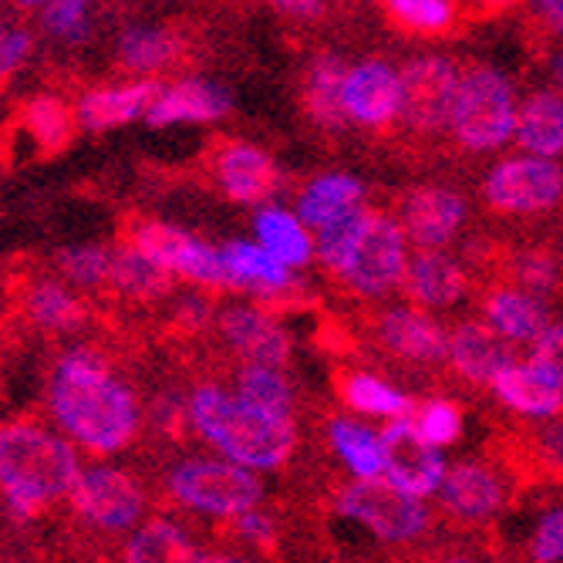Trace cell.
Returning <instances> with one entry per match:
<instances>
[{
    "mask_svg": "<svg viewBox=\"0 0 563 563\" xmlns=\"http://www.w3.org/2000/svg\"><path fill=\"white\" fill-rule=\"evenodd\" d=\"M517 280L530 297H547L560 287V264L547 253H523L517 261Z\"/></svg>",
    "mask_w": 563,
    "mask_h": 563,
    "instance_id": "cell-43",
    "label": "cell"
},
{
    "mask_svg": "<svg viewBox=\"0 0 563 563\" xmlns=\"http://www.w3.org/2000/svg\"><path fill=\"white\" fill-rule=\"evenodd\" d=\"M41 27L65 44H81L91 34V11L81 0H55L41 8Z\"/></svg>",
    "mask_w": 563,
    "mask_h": 563,
    "instance_id": "cell-41",
    "label": "cell"
},
{
    "mask_svg": "<svg viewBox=\"0 0 563 563\" xmlns=\"http://www.w3.org/2000/svg\"><path fill=\"white\" fill-rule=\"evenodd\" d=\"M186 419L202 442L220 452V459L250 473L284 466L297 445L294 422L257 412L220 385H199L186 398Z\"/></svg>",
    "mask_w": 563,
    "mask_h": 563,
    "instance_id": "cell-2",
    "label": "cell"
},
{
    "mask_svg": "<svg viewBox=\"0 0 563 563\" xmlns=\"http://www.w3.org/2000/svg\"><path fill=\"white\" fill-rule=\"evenodd\" d=\"M489 388L506 408H514V412H520V416L547 419L563 408V388L553 385L530 362H514V357H509V362L493 375Z\"/></svg>",
    "mask_w": 563,
    "mask_h": 563,
    "instance_id": "cell-21",
    "label": "cell"
},
{
    "mask_svg": "<svg viewBox=\"0 0 563 563\" xmlns=\"http://www.w3.org/2000/svg\"><path fill=\"white\" fill-rule=\"evenodd\" d=\"M152 426L163 429V432H176V429L189 426V419H186V398L159 395L156 405H152Z\"/></svg>",
    "mask_w": 563,
    "mask_h": 563,
    "instance_id": "cell-48",
    "label": "cell"
},
{
    "mask_svg": "<svg viewBox=\"0 0 563 563\" xmlns=\"http://www.w3.org/2000/svg\"><path fill=\"white\" fill-rule=\"evenodd\" d=\"M129 246L173 277L192 280L199 287H227L220 250H213L210 243H202L199 236L179 227H169L159 220H142L135 223Z\"/></svg>",
    "mask_w": 563,
    "mask_h": 563,
    "instance_id": "cell-11",
    "label": "cell"
},
{
    "mask_svg": "<svg viewBox=\"0 0 563 563\" xmlns=\"http://www.w3.org/2000/svg\"><path fill=\"white\" fill-rule=\"evenodd\" d=\"M517 88L499 68L479 65L459 78L449 129L455 142L470 152H493L517 132Z\"/></svg>",
    "mask_w": 563,
    "mask_h": 563,
    "instance_id": "cell-4",
    "label": "cell"
},
{
    "mask_svg": "<svg viewBox=\"0 0 563 563\" xmlns=\"http://www.w3.org/2000/svg\"><path fill=\"white\" fill-rule=\"evenodd\" d=\"M445 476V459L432 449L412 426V419H398L382 432V479L395 489L426 499L439 493Z\"/></svg>",
    "mask_w": 563,
    "mask_h": 563,
    "instance_id": "cell-12",
    "label": "cell"
},
{
    "mask_svg": "<svg viewBox=\"0 0 563 563\" xmlns=\"http://www.w3.org/2000/svg\"><path fill=\"white\" fill-rule=\"evenodd\" d=\"M220 261H223V277H227V287L233 290H243L257 300H274V297H284L290 294L297 284H294V274L287 267H280L277 261H271L267 253L250 243V240H230L220 246Z\"/></svg>",
    "mask_w": 563,
    "mask_h": 563,
    "instance_id": "cell-17",
    "label": "cell"
},
{
    "mask_svg": "<svg viewBox=\"0 0 563 563\" xmlns=\"http://www.w3.org/2000/svg\"><path fill=\"white\" fill-rule=\"evenodd\" d=\"M514 139L533 159L553 163V156H563V95L550 88L533 91L517 112Z\"/></svg>",
    "mask_w": 563,
    "mask_h": 563,
    "instance_id": "cell-25",
    "label": "cell"
},
{
    "mask_svg": "<svg viewBox=\"0 0 563 563\" xmlns=\"http://www.w3.org/2000/svg\"><path fill=\"white\" fill-rule=\"evenodd\" d=\"M220 334L243 357V365L280 368L290 357L287 331L267 311H261V307H250V303L227 307L220 314Z\"/></svg>",
    "mask_w": 563,
    "mask_h": 563,
    "instance_id": "cell-14",
    "label": "cell"
},
{
    "mask_svg": "<svg viewBox=\"0 0 563 563\" xmlns=\"http://www.w3.org/2000/svg\"><path fill=\"white\" fill-rule=\"evenodd\" d=\"M486 324L499 341L533 344L550 328V311L540 297L520 287H499L486 297Z\"/></svg>",
    "mask_w": 563,
    "mask_h": 563,
    "instance_id": "cell-22",
    "label": "cell"
},
{
    "mask_svg": "<svg viewBox=\"0 0 563 563\" xmlns=\"http://www.w3.org/2000/svg\"><path fill=\"white\" fill-rule=\"evenodd\" d=\"M553 78H556V85H563V55L553 62Z\"/></svg>",
    "mask_w": 563,
    "mask_h": 563,
    "instance_id": "cell-53",
    "label": "cell"
},
{
    "mask_svg": "<svg viewBox=\"0 0 563 563\" xmlns=\"http://www.w3.org/2000/svg\"><path fill=\"white\" fill-rule=\"evenodd\" d=\"M217 183L230 199L257 207V202H267L280 189V173L264 148L233 142L223 145L217 156Z\"/></svg>",
    "mask_w": 563,
    "mask_h": 563,
    "instance_id": "cell-16",
    "label": "cell"
},
{
    "mask_svg": "<svg viewBox=\"0 0 563 563\" xmlns=\"http://www.w3.org/2000/svg\"><path fill=\"white\" fill-rule=\"evenodd\" d=\"M169 496L189 514L233 520L246 509H257L264 486L257 473L233 466L227 459H183L166 476Z\"/></svg>",
    "mask_w": 563,
    "mask_h": 563,
    "instance_id": "cell-5",
    "label": "cell"
},
{
    "mask_svg": "<svg viewBox=\"0 0 563 563\" xmlns=\"http://www.w3.org/2000/svg\"><path fill=\"white\" fill-rule=\"evenodd\" d=\"M398 71L385 62H362L344 78V115L365 129H382L398 119Z\"/></svg>",
    "mask_w": 563,
    "mask_h": 563,
    "instance_id": "cell-15",
    "label": "cell"
},
{
    "mask_svg": "<svg viewBox=\"0 0 563 563\" xmlns=\"http://www.w3.org/2000/svg\"><path fill=\"white\" fill-rule=\"evenodd\" d=\"M405 290L422 307H449L466 294V274L442 250H419L405 267Z\"/></svg>",
    "mask_w": 563,
    "mask_h": 563,
    "instance_id": "cell-24",
    "label": "cell"
},
{
    "mask_svg": "<svg viewBox=\"0 0 563 563\" xmlns=\"http://www.w3.org/2000/svg\"><path fill=\"white\" fill-rule=\"evenodd\" d=\"M459 78H463L459 68L439 55L408 62L398 71V88H401L398 119L422 135H435V132L449 129Z\"/></svg>",
    "mask_w": 563,
    "mask_h": 563,
    "instance_id": "cell-10",
    "label": "cell"
},
{
    "mask_svg": "<svg viewBox=\"0 0 563 563\" xmlns=\"http://www.w3.org/2000/svg\"><path fill=\"white\" fill-rule=\"evenodd\" d=\"M199 563H246V560L230 556V553H202V560H199Z\"/></svg>",
    "mask_w": 563,
    "mask_h": 563,
    "instance_id": "cell-52",
    "label": "cell"
},
{
    "mask_svg": "<svg viewBox=\"0 0 563 563\" xmlns=\"http://www.w3.org/2000/svg\"><path fill=\"white\" fill-rule=\"evenodd\" d=\"M196 540L173 520H145L132 530L122 563H199Z\"/></svg>",
    "mask_w": 563,
    "mask_h": 563,
    "instance_id": "cell-28",
    "label": "cell"
},
{
    "mask_svg": "<svg viewBox=\"0 0 563 563\" xmlns=\"http://www.w3.org/2000/svg\"><path fill=\"white\" fill-rule=\"evenodd\" d=\"M280 11L303 18V14H321L324 8H321V4H314V0H297V4H280Z\"/></svg>",
    "mask_w": 563,
    "mask_h": 563,
    "instance_id": "cell-51",
    "label": "cell"
},
{
    "mask_svg": "<svg viewBox=\"0 0 563 563\" xmlns=\"http://www.w3.org/2000/svg\"><path fill=\"white\" fill-rule=\"evenodd\" d=\"M27 321L41 331L65 334L85 324V303L65 284L44 280L27 290Z\"/></svg>",
    "mask_w": 563,
    "mask_h": 563,
    "instance_id": "cell-33",
    "label": "cell"
},
{
    "mask_svg": "<svg viewBox=\"0 0 563 563\" xmlns=\"http://www.w3.org/2000/svg\"><path fill=\"white\" fill-rule=\"evenodd\" d=\"M388 14L408 27V31H445L452 24V4L449 0H391Z\"/></svg>",
    "mask_w": 563,
    "mask_h": 563,
    "instance_id": "cell-42",
    "label": "cell"
},
{
    "mask_svg": "<svg viewBox=\"0 0 563 563\" xmlns=\"http://www.w3.org/2000/svg\"><path fill=\"white\" fill-rule=\"evenodd\" d=\"M233 395L257 408V412L280 419V422H294V388L290 382L280 375V368H257V365H243L236 375V388Z\"/></svg>",
    "mask_w": 563,
    "mask_h": 563,
    "instance_id": "cell-32",
    "label": "cell"
},
{
    "mask_svg": "<svg viewBox=\"0 0 563 563\" xmlns=\"http://www.w3.org/2000/svg\"><path fill=\"white\" fill-rule=\"evenodd\" d=\"M368 213H372V210L357 207V210H351V213H344V217L324 223V227L314 233V257H318L328 271H334V274L344 271V264L351 261L354 243L362 240V230H365V223H368Z\"/></svg>",
    "mask_w": 563,
    "mask_h": 563,
    "instance_id": "cell-37",
    "label": "cell"
},
{
    "mask_svg": "<svg viewBox=\"0 0 563 563\" xmlns=\"http://www.w3.org/2000/svg\"><path fill=\"white\" fill-rule=\"evenodd\" d=\"M483 199L496 213L533 217L547 213L563 199V169L550 159H506L483 179Z\"/></svg>",
    "mask_w": 563,
    "mask_h": 563,
    "instance_id": "cell-8",
    "label": "cell"
},
{
    "mask_svg": "<svg viewBox=\"0 0 563 563\" xmlns=\"http://www.w3.org/2000/svg\"><path fill=\"white\" fill-rule=\"evenodd\" d=\"M530 365L563 388V324H550L530 347Z\"/></svg>",
    "mask_w": 563,
    "mask_h": 563,
    "instance_id": "cell-44",
    "label": "cell"
},
{
    "mask_svg": "<svg viewBox=\"0 0 563 563\" xmlns=\"http://www.w3.org/2000/svg\"><path fill=\"white\" fill-rule=\"evenodd\" d=\"M58 267L62 274L75 284V287H85V290H95V287H106L109 284V274H112V253L106 246H68L58 253Z\"/></svg>",
    "mask_w": 563,
    "mask_h": 563,
    "instance_id": "cell-39",
    "label": "cell"
},
{
    "mask_svg": "<svg viewBox=\"0 0 563 563\" xmlns=\"http://www.w3.org/2000/svg\"><path fill=\"white\" fill-rule=\"evenodd\" d=\"M159 91H163L159 81H135V85L88 91L78 98L75 122L88 132H106V129L129 125L152 109V101H156Z\"/></svg>",
    "mask_w": 563,
    "mask_h": 563,
    "instance_id": "cell-19",
    "label": "cell"
},
{
    "mask_svg": "<svg viewBox=\"0 0 563 563\" xmlns=\"http://www.w3.org/2000/svg\"><path fill=\"white\" fill-rule=\"evenodd\" d=\"M173 274H166L163 267H156L148 257H142L139 250H132L129 243L122 250L112 253V274H109V284L125 294V297H135V300H156V297H166L173 290Z\"/></svg>",
    "mask_w": 563,
    "mask_h": 563,
    "instance_id": "cell-35",
    "label": "cell"
},
{
    "mask_svg": "<svg viewBox=\"0 0 563 563\" xmlns=\"http://www.w3.org/2000/svg\"><path fill=\"white\" fill-rule=\"evenodd\" d=\"M47 408L62 435L91 455L125 449L142 426L135 391L112 375L95 347H71L58 357L47 382Z\"/></svg>",
    "mask_w": 563,
    "mask_h": 563,
    "instance_id": "cell-1",
    "label": "cell"
},
{
    "mask_svg": "<svg viewBox=\"0 0 563 563\" xmlns=\"http://www.w3.org/2000/svg\"><path fill=\"white\" fill-rule=\"evenodd\" d=\"M344 78H347V65L334 55L318 58L311 65V71H307L303 106L321 129L338 132L347 122V115H344Z\"/></svg>",
    "mask_w": 563,
    "mask_h": 563,
    "instance_id": "cell-30",
    "label": "cell"
},
{
    "mask_svg": "<svg viewBox=\"0 0 563 563\" xmlns=\"http://www.w3.org/2000/svg\"><path fill=\"white\" fill-rule=\"evenodd\" d=\"M253 233H257V246L267 257L287 271L303 267L314 257V236L307 233V227L294 213L280 207H264L257 220H253Z\"/></svg>",
    "mask_w": 563,
    "mask_h": 563,
    "instance_id": "cell-29",
    "label": "cell"
},
{
    "mask_svg": "<svg viewBox=\"0 0 563 563\" xmlns=\"http://www.w3.org/2000/svg\"><path fill=\"white\" fill-rule=\"evenodd\" d=\"M378 341L395 357L419 362V365L439 362V357H445V347H449L445 331L426 311H416V307H395V311H385L378 321Z\"/></svg>",
    "mask_w": 563,
    "mask_h": 563,
    "instance_id": "cell-20",
    "label": "cell"
},
{
    "mask_svg": "<svg viewBox=\"0 0 563 563\" xmlns=\"http://www.w3.org/2000/svg\"><path fill=\"white\" fill-rule=\"evenodd\" d=\"M233 533L243 540V543H253V547H271L274 543V520L261 509H246V514L233 517Z\"/></svg>",
    "mask_w": 563,
    "mask_h": 563,
    "instance_id": "cell-47",
    "label": "cell"
},
{
    "mask_svg": "<svg viewBox=\"0 0 563 563\" xmlns=\"http://www.w3.org/2000/svg\"><path fill=\"white\" fill-rule=\"evenodd\" d=\"M227 112H230L227 88L202 78H186L156 95L152 109L145 112V122L152 129H169L179 122H217Z\"/></svg>",
    "mask_w": 563,
    "mask_h": 563,
    "instance_id": "cell-18",
    "label": "cell"
},
{
    "mask_svg": "<svg viewBox=\"0 0 563 563\" xmlns=\"http://www.w3.org/2000/svg\"><path fill=\"white\" fill-rule=\"evenodd\" d=\"M338 509H341V517L362 523L365 530H372L378 540H388V543H405L429 527L426 503L395 489L385 479L344 486L338 496Z\"/></svg>",
    "mask_w": 563,
    "mask_h": 563,
    "instance_id": "cell-6",
    "label": "cell"
},
{
    "mask_svg": "<svg viewBox=\"0 0 563 563\" xmlns=\"http://www.w3.org/2000/svg\"><path fill=\"white\" fill-rule=\"evenodd\" d=\"M533 14L540 18V24L550 34H563V0H540L533 8Z\"/></svg>",
    "mask_w": 563,
    "mask_h": 563,
    "instance_id": "cell-50",
    "label": "cell"
},
{
    "mask_svg": "<svg viewBox=\"0 0 563 563\" xmlns=\"http://www.w3.org/2000/svg\"><path fill=\"white\" fill-rule=\"evenodd\" d=\"M405 267H408V253L398 220L385 213H368L362 240L354 243L351 261L338 277L362 297H385L405 280Z\"/></svg>",
    "mask_w": 563,
    "mask_h": 563,
    "instance_id": "cell-9",
    "label": "cell"
},
{
    "mask_svg": "<svg viewBox=\"0 0 563 563\" xmlns=\"http://www.w3.org/2000/svg\"><path fill=\"white\" fill-rule=\"evenodd\" d=\"M0 37H4V27H0Z\"/></svg>",
    "mask_w": 563,
    "mask_h": 563,
    "instance_id": "cell-55",
    "label": "cell"
},
{
    "mask_svg": "<svg viewBox=\"0 0 563 563\" xmlns=\"http://www.w3.org/2000/svg\"><path fill=\"white\" fill-rule=\"evenodd\" d=\"M439 499L455 517L486 520L503 506V483L493 470H486L479 463H459V466L445 470Z\"/></svg>",
    "mask_w": 563,
    "mask_h": 563,
    "instance_id": "cell-23",
    "label": "cell"
},
{
    "mask_svg": "<svg viewBox=\"0 0 563 563\" xmlns=\"http://www.w3.org/2000/svg\"><path fill=\"white\" fill-rule=\"evenodd\" d=\"M179 37L166 27H152V24H132L119 37V62L125 71L148 75V71H163L166 65L176 62L179 55Z\"/></svg>",
    "mask_w": 563,
    "mask_h": 563,
    "instance_id": "cell-31",
    "label": "cell"
},
{
    "mask_svg": "<svg viewBox=\"0 0 563 563\" xmlns=\"http://www.w3.org/2000/svg\"><path fill=\"white\" fill-rule=\"evenodd\" d=\"M24 129L31 132V139L44 148V152H58L75 129V112L65 106L62 98L41 95L34 101H27L24 109Z\"/></svg>",
    "mask_w": 563,
    "mask_h": 563,
    "instance_id": "cell-38",
    "label": "cell"
},
{
    "mask_svg": "<svg viewBox=\"0 0 563 563\" xmlns=\"http://www.w3.org/2000/svg\"><path fill=\"white\" fill-rule=\"evenodd\" d=\"M31 47H34L31 31H24V27L4 31V37H0V78L14 75V71L27 62Z\"/></svg>",
    "mask_w": 563,
    "mask_h": 563,
    "instance_id": "cell-46",
    "label": "cell"
},
{
    "mask_svg": "<svg viewBox=\"0 0 563 563\" xmlns=\"http://www.w3.org/2000/svg\"><path fill=\"white\" fill-rule=\"evenodd\" d=\"M530 550H533L537 563H563V506L543 514V520L537 523Z\"/></svg>",
    "mask_w": 563,
    "mask_h": 563,
    "instance_id": "cell-45",
    "label": "cell"
},
{
    "mask_svg": "<svg viewBox=\"0 0 563 563\" xmlns=\"http://www.w3.org/2000/svg\"><path fill=\"white\" fill-rule=\"evenodd\" d=\"M331 445L357 483L382 479V435L378 432L365 429L362 422L334 419L331 422Z\"/></svg>",
    "mask_w": 563,
    "mask_h": 563,
    "instance_id": "cell-34",
    "label": "cell"
},
{
    "mask_svg": "<svg viewBox=\"0 0 563 563\" xmlns=\"http://www.w3.org/2000/svg\"><path fill=\"white\" fill-rule=\"evenodd\" d=\"M452 563H466V560H452Z\"/></svg>",
    "mask_w": 563,
    "mask_h": 563,
    "instance_id": "cell-54",
    "label": "cell"
},
{
    "mask_svg": "<svg viewBox=\"0 0 563 563\" xmlns=\"http://www.w3.org/2000/svg\"><path fill=\"white\" fill-rule=\"evenodd\" d=\"M210 318H213V307H210V300L202 297V294H189L179 303V311H176V321L186 331H202V328L210 324Z\"/></svg>",
    "mask_w": 563,
    "mask_h": 563,
    "instance_id": "cell-49",
    "label": "cell"
},
{
    "mask_svg": "<svg viewBox=\"0 0 563 563\" xmlns=\"http://www.w3.org/2000/svg\"><path fill=\"white\" fill-rule=\"evenodd\" d=\"M412 426L432 449H445V445H452L459 435H463V416H459V408L452 401H445V398L426 401L416 412Z\"/></svg>",
    "mask_w": 563,
    "mask_h": 563,
    "instance_id": "cell-40",
    "label": "cell"
},
{
    "mask_svg": "<svg viewBox=\"0 0 563 563\" xmlns=\"http://www.w3.org/2000/svg\"><path fill=\"white\" fill-rule=\"evenodd\" d=\"M75 514L101 530V533H125L135 530L145 514V489L142 483L119 470V466H91L81 470L75 489H71Z\"/></svg>",
    "mask_w": 563,
    "mask_h": 563,
    "instance_id": "cell-7",
    "label": "cell"
},
{
    "mask_svg": "<svg viewBox=\"0 0 563 563\" xmlns=\"http://www.w3.org/2000/svg\"><path fill=\"white\" fill-rule=\"evenodd\" d=\"M449 362L452 368L476 382V385H489L493 375L509 362V354H506V341H499L489 324L483 321H466V324H459L452 334H449Z\"/></svg>",
    "mask_w": 563,
    "mask_h": 563,
    "instance_id": "cell-26",
    "label": "cell"
},
{
    "mask_svg": "<svg viewBox=\"0 0 563 563\" xmlns=\"http://www.w3.org/2000/svg\"><path fill=\"white\" fill-rule=\"evenodd\" d=\"M365 199V186L362 179H354L347 173H328V176H318L311 186H307L297 199V220L307 227V230H321L324 223L351 213L362 207Z\"/></svg>",
    "mask_w": 563,
    "mask_h": 563,
    "instance_id": "cell-27",
    "label": "cell"
},
{
    "mask_svg": "<svg viewBox=\"0 0 563 563\" xmlns=\"http://www.w3.org/2000/svg\"><path fill=\"white\" fill-rule=\"evenodd\" d=\"M466 223V199L445 186H422L401 199L398 227L419 250H439Z\"/></svg>",
    "mask_w": 563,
    "mask_h": 563,
    "instance_id": "cell-13",
    "label": "cell"
},
{
    "mask_svg": "<svg viewBox=\"0 0 563 563\" xmlns=\"http://www.w3.org/2000/svg\"><path fill=\"white\" fill-rule=\"evenodd\" d=\"M344 401L354 408V412L391 419V422L408 419V412H412V398L375 375H351L344 382Z\"/></svg>",
    "mask_w": 563,
    "mask_h": 563,
    "instance_id": "cell-36",
    "label": "cell"
},
{
    "mask_svg": "<svg viewBox=\"0 0 563 563\" xmlns=\"http://www.w3.org/2000/svg\"><path fill=\"white\" fill-rule=\"evenodd\" d=\"M81 476L78 449L37 422L0 426V496L18 517H34L51 499L71 496Z\"/></svg>",
    "mask_w": 563,
    "mask_h": 563,
    "instance_id": "cell-3",
    "label": "cell"
}]
</instances>
